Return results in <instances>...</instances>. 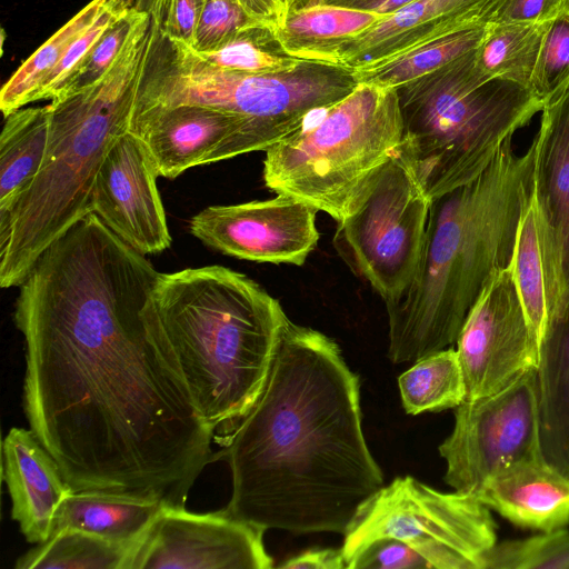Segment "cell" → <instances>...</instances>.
<instances>
[{
  "mask_svg": "<svg viewBox=\"0 0 569 569\" xmlns=\"http://www.w3.org/2000/svg\"><path fill=\"white\" fill-rule=\"evenodd\" d=\"M343 535L347 568L367 545L391 537L417 549L431 569H482L485 553L497 542V525L475 496L441 492L403 476L368 498Z\"/></svg>",
  "mask_w": 569,
  "mask_h": 569,
  "instance_id": "9c48e42d",
  "label": "cell"
},
{
  "mask_svg": "<svg viewBox=\"0 0 569 569\" xmlns=\"http://www.w3.org/2000/svg\"><path fill=\"white\" fill-rule=\"evenodd\" d=\"M146 14L148 13L129 7L114 19L64 81L57 97L79 91L100 80L111 68L131 32Z\"/></svg>",
  "mask_w": 569,
  "mask_h": 569,
  "instance_id": "d6a6232c",
  "label": "cell"
},
{
  "mask_svg": "<svg viewBox=\"0 0 569 569\" xmlns=\"http://www.w3.org/2000/svg\"><path fill=\"white\" fill-rule=\"evenodd\" d=\"M158 177L143 143L126 131L107 152L92 188L91 212L144 256L171 244Z\"/></svg>",
  "mask_w": 569,
  "mask_h": 569,
  "instance_id": "2e32d148",
  "label": "cell"
},
{
  "mask_svg": "<svg viewBox=\"0 0 569 569\" xmlns=\"http://www.w3.org/2000/svg\"><path fill=\"white\" fill-rule=\"evenodd\" d=\"M164 505L159 499L134 493L73 491L60 505L51 536L63 529H79L118 543L137 546Z\"/></svg>",
  "mask_w": 569,
  "mask_h": 569,
  "instance_id": "7402d4cb",
  "label": "cell"
},
{
  "mask_svg": "<svg viewBox=\"0 0 569 569\" xmlns=\"http://www.w3.org/2000/svg\"><path fill=\"white\" fill-rule=\"evenodd\" d=\"M137 546L63 529L21 555L14 569H130Z\"/></svg>",
  "mask_w": 569,
  "mask_h": 569,
  "instance_id": "4316f807",
  "label": "cell"
},
{
  "mask_svg": "<svg viewBox=\"0 0 569 569\" xmlns=\"http://www.w3.org/2000/svg\"><path fill=\"white\" fill-rule=\"evenodd\" d=\"M1 461L11 518L28 542L47 541L60 505L73 492L59 465L30 428L18 427L2 440Z\"/></svg>",
  "mask_w": 569,
  "mask_h": 569,
  "instance_id": "d6986e66",
  "label": "cell"
},
{
  "mask_svg": "<svg viewBox=\"0 0 569 569\" xmlns=\"http://www.w3.org/2000/svg\"><path fill=\"white\" fill-rule=\"evenodd\" d=\"M218 458L232 481L222 510L264 530L345 533L385 486L362 430L358 375L335 340L289 318L259 397Z\"/></svg>",
  "mask_w": 569,
  "mask_h": 569,
  "instance_id": "7a4b0ae2",
  "label": "cell"
},
{
  "mask_svg": "<svg viewBox=\"0 0 569 569\" xmlns=\"http://www.w3.org/2000/svg\"><path fill=\"white\" fill-rule=\"evenodd\" d=\"M348 569H431L425 557L403 540L385 537L367 545Z\"/></svg>",
  "mask_w": 569,
  "mask_h": 569,
  "instance_id": "8d00e7d4",
  "label": "cell"
},
{
  "mask_svg": "<svg viewBox=\"0 0 569 569\" xmlns=\"http://www.w3.org/2000/svg\"><path fill=\"white\" fill-rule=\"evenodd\" d=\"M533 156V141L517 154L508 139L475 180L432 200L416 277L386 306L392 363L456 343L480 295L511 266L532 196Z\"/></svg>",
  "mask_w": 569,
  "mask_h": 569,
  "instance_id": "3957f363",
  "label": "cell"
},
{
  "mask_svg": "<svg viewBox=\"0 0 569 569\" xmlns=\"http://www.w3.org/2000/svg\"><path fill=\"white\" fill-rule=\"evenodd\" d=\"M198 53L220 69L251 74L291 70L302 61L286 51L274 27L260 21L240 30L222 47Z\"/></svg>",
  "mask_w": 569,
  "mask_h": 569,
  "instance_id": "f546056e",
  "label": "cell"
},
{
  "mask_svg": "<svg viewBox=\"0 0 569 569\" xmlns=\"http://www.w3.org/2000/svg\"><path fill=\"white\" fill-rule=\"evenodd\" d=\"M537 383L542 455L569 477V301L547 323Z\"/></svg>",
  "mask_w": 569,
  "mask_h": 569,
  "instance_id": "44dd1931",
  "label": "cell"
},
{
  "mask_svg": "<svg viewBox=\"0 0 569 569\" xmlns=\"http://www.w3.org/2000/svg\"><path fill=\"white\" fill-rule=\"evenodd\" d=\"M511 267L520 300L540 349L548 311L542 257L531 199L521 217Z\"/></svg>",
  "mask_w": 569,
  "mask_h": 569,
  "instance_id": "4dcf8cb0",
  "label": "cell"
},
{
  "mask_svg": "<svg viewBox=\"0 0 569 569\" xmlns=\"http://www.w3.org/2000/svg\"><path fill=\"white\" fill-rule=\"evenodd\" d=\"M282 569H348L343 552L335 548L306 550L278 565Z\"/></svg>",
  "mask_w": 569,
  "mask_h": 569,
  "instance_id": "ab89813d",
  "label": "cell"
},
{
  "mask_svg": "<svg viewBox=\"0 0 569 569\" xmlns=\"http://www.w3.org/2000/svg\"><path fill=\"white\" fill-rule=\"evenodd\" d=\"M128 131L146 147L160 177L243 153L242 118L200 104H177L132 112Z\"/></svg>",
  "mask_w": 569,
  "mask_h": 569,
  "instance_id": "e0dca14e",
  "label": "cell"
},
{
  "mask_svg": "<svg viewBox=\"0 0 569 569\" xmlns=\"http://www.w3.org/2000/svg\"><path fill=\"white\" fill-rule=\"evenodd\" d=\"M541 113L533 139L531 200L549 322L569 301V87Z\"/></svg>",
  "mask_w": 569,
  "mask_h": 569,
  "instance_id": "9a60e30c",
  "label": "cell"
},
{
  "mask_svg": "<svg viewBox=\"0 0 569 569\" xmlns=\"http://www.w3.org/2000/svg\"><path fill=\"white\" fill-rule=\"evenodd\" d=\"M549 22L487 24L475 49V64L486 79H506L530 88V80Z\"/></svg>",
  "mask_w": 569,
  "mask_h": 569,
  "instance_id": "484cf974",
  "label": "cell"
},
{
  "mask_svg": "<svg viewBox=\"0 0 569 569\" xmlns=\"http://www.w3.org/2000/svg\"><path fill=\"white\" fill-rule=\"evenodd\" d=\"M287 12L310 8L321 3V0H286Z\"/></svg>",
  "mask_w": 569,
  "mask_h": 569,
  "instance_id": "ee69618b",
  "label": "cell"
},
{
  "mask_svg": "<svg viewBox=\"0 0 569 569\" xmlns=\"http://www.w3.org/2000/svg\"><path fill=\"white\" fill-rule=\"evenodd\" d=\"M395 89L402 143L431 201L475 180L543 108L530 88L483 78L475 50Z\"/></svg>",
  "mask_w": 569,
  "mask_h": 569,
  "instance_id": "8992f818",
  "label": "cell"
},
{
  "mask_svg": "<svg viewBox=\"0 0 569 569\" xmlns=\"http://www.w3.org/2000/svg\"><path fill=\"white\" fill-rule=\"evenodd\" d=\"M159 274L92 212L53 241L14 306L22 405L73 491L184 507L213 433L148 306Z\"/></svg>",
  "mask_w": 569,
  "mask_h": 569,
  "instance_id": "6da1fadb",
  "label": "cell"
},
{
  "mask_svg": "<svg viewBox=\"0 0 569 569\" xmlns=\"http://www.w3.org/2000/svg\"><path fill=\"white\" fill-rule=\"evenodd\" d=\"M416 0H321L320 4L346 8L380 17L393 14Z\"/></svg>",
  "mask_w": 569,
  "mask_h": 569,
  "instance_id": "60d3db41",
  "label": "cell"
},
{
  "mask_svg": "<svg viewBox=\"0 0 569 569\" xmlns=\"http://www.w3.org/2000/svg\"><path fill=\"white\" fill-rule=\"evenodd\" d=\"M206 0H166L161 31L173 40L193 43L196 27Z\"/></svg>",
  "mask_w": 569,
  "mask_h": 569,
  "instance_id": "f35d334b",
  "label": "cell"
},
{
  "mask_svg": "<svg viewBox=\"0 0 569 569\" xmlns=\"http://www.w3.org/2000/svg\"><path fill=\"white\" fill-rule=\"evenodd\" d=\"M318 210L277 194L268 200L209 206L189 222L207 247L238 259L301 266L317 247Z\"/></svg>",
  "mask_w": 569,
  "mask_h": 569,
  "instance_id": "5bb4252c",
  "label": "cell"
},
{
  "mask_svg": "<svg viewBox=\"0 0 569 569\" xmlns=\"http://www.w3.org/2000/svg\"><path fill=\"white\" fill-rule=\"evenodd\" d=\"M129 7H133L132 0H111L94 22L74 40L59 64L43 80L32 102L54 99L64 81L84 59L107 28Z\"/></svg>",
  "mask_w": 569,
  "mask_h": 569,
  "instance_id": "e575fe53",
  "label": "cell"
},
{
  "mask_svg": "<svg viewBox=\"0 0 569 569\" xmlns=\"http://www.w3.org/2000/svg\"><path fill=\"white\" fill-rule=\"evenodd\" d=\"M403 126L393 88L367 83L266 150L267 188L326 212L337 222L399 149Z\"/></svg>",
  "mask_w": 569,
  "mask_h": 569,
  "instance_id": "ba28073f",
  "label": "cell"
},
{
  "mask_svg": "<svg viewBox=\"0 0 569 569\" xmlns=\"http://www.w3.org/2000/svg\"><path fill=\"white\" fill-rule=\"evenodd\" d=\"M153 31L147 14L100 80L48 104L50 132L42 166L0 227L2 288L19 287L42 252L91 213L98 170L128 131Z\"/></svg>",
  "mask_w": 569,
  "mask_h": 569,
  "instance_id": "5b68a950",
  "label": "cell"
},
{
  "mask_svg": "<svg viewBox=\"0 0 569 569\" xmlns=\"http://www.w3.org/2000/svg\"><path fill=\"white\" fill-rule=\"evenodd\" d=\"M379 18L375 13L318 4L288 11L276 32L291 56L301 60L336 63L338 46Z\"/></svg>",
  "mask_w": 569,
  "mask_h": 569,
  "instance_id": "cb8c5ba5",
  "label": "cell"
},
{
  "mask_svg": "<svg viewBox=\"0 0 569 569\" xmlns=\"http://www.w3.org/2000/svg\"><path fill=\"white\" fill-rule=\"evenodd\" d=\"M110 1L91 0L22 62L0 91V109L4 117L32 102L43 80Z\"/></svg>",
  "mask_w": 569,
  "mask_h": 569,
  "instance_id": "f1b7e54d",
  "label": "cell"
},
{
  "mask_svg": "<svg viewBox=\"0 0 569 569\" xmlns=\"http://www.w3.org/2000/svg\"><path fill=\"white\" fill-rule=\"evenodd\" d=\"M398 386L405 411L413 416L455 409L466 399L462 369L452 347L415 361Z\"/></svg>",
  "mask_w": 569,
  "mask_h": 569,
  "instance_id": "83f0119b",
  "label": "cell"
},
{
  "mask_svg": "<svg viewBox=\"0 0 569 569\" xmlns=\"http://www.w3.org/2000/svg\"><path fill=\"white\" fill-rule=\"evenodd\" d=\"M166 0H132L134 9L148 13L157 23L161 22Z\"/></svg>",
  "mask_w": 569,
  "mask_h": 569,
  "instance_id": "7bdbcfd3",
  "label": "cell"
},
{
  "mask_svg": "<svg viewBox=\"0 0 569 569\" xmlns=\"http://www.w3.org/2000/svg\"><path fill=\"white\" fill-rule=\"evenodd\" d=\"M439 453L446 461L445 482L472 496L499 469L542 453L537 370L456 407L453 429Z\"/></svg>",
  "mask_w": 569,
  "mask_h": 569,
  "instance_id": "8fae6325",
  "label": "cell"
},
{
  "mask_svg": "<svg viewBox=\"0 0 569 569\" xmlns=\"http://www.w3.org/2000/svg\"><path fill=\"white\" fill-rule=\"evenodd\" d=\"M254 22L258 20L243 9L239 0H206L191 48L198 52L216 50Z\"/></svg>",
  "mask_w": 569,
  "mask_h": 569,
  "instance_id": "d590c367",
  "label": "cell"
},
{
  "mask_svg": "<svg viewBox=\"0 0 569 569\" xmlns=\"http://www.w3.org/2000/svg\"><path fill=\"white\" fill-rule=\"evenodd\" d=\"M475 497L522 529L547 532L569 526V477L542 453L499 469Z\"/></svg>",
  "mask_w": 569,
  "mask_h": 569,
  "instance_id": "ffe728a7",
  "label": "cell"
},
{
  "mask_svg": "<svg viewBox=\"0 0 569 569\" xmlns=\"http://www.w3.org/2000/svg\"><path fill=\"white\" fill-rule=\"evenodd\" d=\"M153 22L132 112L200 104L238 116L246 122L243 153L266 151L359 84L352 69L315 60H302L296 68L276 73L220 69L189 44L166 36Z\"/></svg>",
  "mask_w": 569,
  "mask_h": 569,
  "instance_id": "52a82bcc",
  "label": "cell"
},
{
  "mask_svg": "<svg viewBox=\"0 0 569 569\" xmlns=\"http://www.w3.org/2000/svg\"><path fill=\"white\" fill-rule=\"evenodd\" d=\"M239 2L253 19L274 28L280 26L287 14L286 0H239Z\"/></svg>",
  "mask_w": 569,
  "mask_h": 569,
  "instance_id": "b9f144b4",
  "label": "cell"
},
{
  "mask_svg": "<svg viewBox=\"0 0 569 569\" xmlns=\"http://www.w3.org/2000/svg\"><path fill=\"white\" fill-rule=\"evenodd\" d=\"M264 529L228 515L164 505L138 543L130 569H270Z\"/></svg>",
  "mask_w": 569,
  "mask_h": 569,
  "instance_id": "4fadbf2b",
  "label": "cell"
},
{
  "mask_svg": "<svg viewBox=\"0 0 569 569\" xmlns=\"http://www.w3.org/2000/svg\"><path fill=\"white\" fill-rule=\"evenodd\" d=\"M487 24L462 29L412 47L389 58L352 69L358 83L397 88L428 74L481 42Z\"/></svg>",
  "mask_w": 569,
  "mask_h": 569,
  "instance_id": "d4e9b609",
  "label": "cell"
},
{
  "mask_svg": "<svg viewBox=\"0 0 569 569\" xmlns=\"http://www.w3.org/2000/svg\"><path fill=\"white\" fill-rule=\"evenodd\" d=\"M482 569H569V529L497 541L485 553Z\"/></svg>",
  "mask_w": 569,
  "mask_h": 569,
  "instance_id": "1f68e13d",
  "label": "cell"
},
{
  "mask_svg": "<svg viewBox=\"0 0 569 569\" xmlns=\"http://www.w3.org/2000/svg\"><path fill=\"white\" fill-rule=\"evenodd\" d=\"M456 343L466 386L465 400L499 392L537 370L539 343L520 300L511 266L486 287Z\"/></svg>",
  "mask_w": 569,
  "mask_h": 569,
  "instance_id": "7c38bea8",
  "label": "cell"
},
{
  "mask_svg": "<svg viewBox=\"0 0 569 569\" xmlns=\"http://www.w3.org/2000/svg\"><path fill=\"white\" fill-rule=\"evenodd\" d=\"M431 202L401 143L355 210L337 222L333 247L386 306L398 302L416 277Z\"/></svg>",
  "mask_w": 569,
  "mask_h": 569,
  "instance_id": "30bf717a",
  "label": "cell"
},
{
  "mask_svg": "<svg viewBox=\"0 0 569 569\" xmlns=\"http://www.w3.org/2000/svg\"><path fill=\"white\" fill-rule=\"evenodd\" d=\"M569 13V0H493L483 23L549 22Z\"/></svg>",
  "mask_w": 569,
  "mask_h": 569,
  "instance_id": "74e56055",
  "label": "cell"
},
{
  "mask_svg": "<svg viewBox=\"0 0 569 569\" xmlns=\"http://www.w3.org/2000/svg\"><path fill=\"white\" fill-rule=\"evenodd\" d=\"M569 87V13L551 21L540 47L530 89L545 106Z\"/></svg>",
  "mask_w": 569,
  "mask_h": 569,
  "instance_id": "836d02e7",
  "label": "cell"
},
{
  "mask_svg": "<svg viewBox=\"0 0 569 569\" xmlns=\"http://www.w3.org/2000/svg\"><path fill=\"white\" fill-rule=\"evenodd\" d=\"M493 0H416L342 41L337 64L356 69L427 41L483 23Z\"/></svg>",
  "mask_w": 569,
  "mask_h": 569,
  "instance_id": "ac0fdd59",
  "label": "cell"
},
{
  "mask_svg": "<svg viewBox=\"0 0 569 569\" xmlns=\"http://www.w3.org/2000/svg\"><path fill=\"white\" fill-rule=\"evenodd\" d=\"M148 306L222 447L264 386L287 315L253 279L219 264L160 273Z\"/></svg>",
  "mask_w": 569,
  "mask_h": 569,
  "instance_id": "277c9868",
  "label": "cell"
},
{
  "mask_svg": "<svg viewBox=\"0 0 569 569\" xmlns=\"http://www.w3.org/2000/svg\"><path fill=\"white\" fill-rule=\"evenodd\" d=\"M0 136V227L32 184L48 147L49 107L20 108L4 117Z\"/></svg>",
  "mask_w": 569,
  "mask_h": 569,
  "instance_id": "603a6c76",
  "label": "cell"
}]
</instances>
